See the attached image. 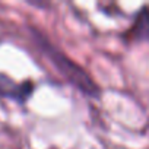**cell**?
I'll use <instances>...</instances> for the list:
<instances>
[{"mask_svg":"<svg viewBox=\"0 0 149 149\" xmlns=\"http://www.w3.org/2000/svg\"><path fill=\"white\" fill-rule=\"evenodd\" d=\"M40 45L42 53L48 57V60L53 63V66L63 74V76L78 89L88 95H97L98 86L94 84V81L89 78V74L74 61H72L67 56H64L61 51H58L54 45H51L45 38L40 37Z\"/></svg>","mask_w":149,"mask_h":149,"instance_id":"6da1fadb","label":"cell"},{"mask_svg":"<svg viewBox=\"0 0 149 149\" xmlns=\"http://www.w3.org/2000/svg\"><path fill=\"white\" fill-rule=\"evenodd\" d=\"M31 92V85L24 84V85H16L12 81L6 79L5 76H0V94L15 98L18 101H24Z\"/></svg>","mask_w":149,"mask_h":149,"instance_id":"7a4b0ae2","label":"cell"},{"mask_svg":"<svg viewBox=\"0 0 149 149\" xmlns=\"http://www.w3.org/2000/svg\"><path fill=\"white\" fill-rule=\"evenodd\" d=\"M132 35L137 41L149 40V6L143 8L137 13L136 21L132 28Z\"/></svg>","mask_w":149,"mask_h":149,"instance_id":"3957f363","label":"cell"}]
</instances>
